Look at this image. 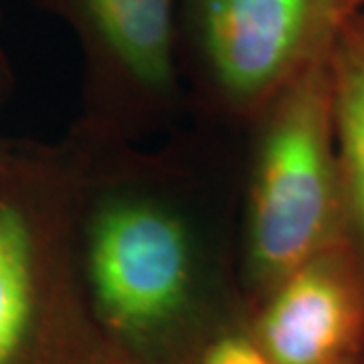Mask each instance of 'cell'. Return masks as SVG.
<instances>
[{
    "instance_id": "cell-10",
    "label": "cell",
    "mask_w": 364,
    "mask_h": 364,
    "mask_svg": "<svg viewBox=\"0 0 364 364\" xmlns=\"http://www.w3.org/2000/svg\"><path fill=\"white\" fill-rule=\"evenodd\" d=\"M336 2H338L340 13L344 14V16H348L354 11L364 9V0H336Z\"/></svg>"
},
{
    "instance_id": "cell-7",
    "label": "cell",
    "mask_w": 364,
    "mask_h": 364,
    "mask_svg": "<svg viewBox=\"0 0 364 364\" xmlns=\"http://www.w3.org/2000/svg\"><path fill=\"white\" fill-rule=\"evenodd\" d=\"M330 77L348 231L364 255V9L342 18L336 28Z\"/></svg>"
},
{
    "instance_id": "cell-8",
    "label": "cell",
    "mask_w": 364,
    "mask_h": 364,
    "mask_svg": "<svg viewBox=\"0 0 364 364\" xmlns=\"http://www.w3.org/2000/svg\"><path fill=\"white\" fill-rule=\"evenodd\" d=\"M198 364H273L249 336L247 328H233L208 344Z\"/></svg>"
},
{
    "instance_id": "cell-12",
    "label": "cell",
    "mask_w": 364,
    "mask_h": 364,
    "mask_svg": "<svg viewBox=\"0 0 364 364\" xmlns=\"http://www.w3.org/2000/svg\"><path fill=\"white\" fill-rule=\"evenodd\" d=\"M348 364H364V354L363 356H358L356 360H352V363H348Z\"/></svg>"
},
{
    "instance_id": "cell-9",
    "label": "cell",
    "mask_w": 364,
    "mask_h": 364,
    "mask_svg": "<svg viewBox=\"0 0 364 364\" xmlns=\"http://www.w3.org/2000/svg\"><path fill=\"white\" fill-rule=\"evenodd\" d=\"M14 90V67L11 65V59L6 51L0 47V107L6 105L9 97Z\"/></svg>"
},
{
    "instance_id": "cell-2",
    "label": "cell",
    "mask_w": 364,
    "mask_h": 364,
    "mask_svg": "<svg viewBox=\"0 0 364 364\" xmlns=\"http://www.w3.org/2000/svg\"><path fill=\"white\" fill-rule=\"evenodd\" d=\"M330 47L243 132L239 279L247 312L301 261L350 237Z\"/></svg>"
},
{
    "instance_id": "cell-11",
    "label": "cell",
    "mask_w": 364,
    "mask_h": 364,
    "mask_svg": "<svg viewBox=\"0 0 364 364\" xmlns=\"http://www.w3.org/2000/svg\"><path fill=\"white\" fill-rule=\"evenodd\" d=\"M11 144H13V140H9V138H0V164H2L4 156L9 154V148H11Z\"/></svg>"
},
{
    "instance_id": "cell-3",
    "label": "cell",
    "mask_w": 364,
    "mask_h": 364,
    "mask_svg": "<svg viewBox=\"0 0 364 364\" xmlns=\"http://www.w3.org/2000/svg\"><path fill=\"white\" fill-rule=\"evenodd\" d=\"M71 144L13 140L0 164V364H114L73 233Z\"/></svg>"
},
{
    "instance_id": "cell-1",
    "label": "cell",
    "mask_w": 364,
    "mask_h": 364,
    "mask_svg": "<svg viewBox=\"0 0 364 364\" xmlns=\"http://www.w3.org/2000/svg\"><path fill=\"white\" fill-rule=\"evenodd\" d=\"M73 150V233L91 318L122 364H198L239 279L243 132L191 119L146 144ZM243 294V291H241Z\"/></svg>"
},
{
    "instance_id": "cell-4",
    "label": "cell",
    "mask_w": 364,
    "mask_h": 364,
    "mask_svg": "<svg viewBox=\"0 0 364 364\" xmlns=\"http://www.w3.org/2000/svg\"><path fill=\"white\" fill-rule=\"evenodd\" d=\"M342 18L336 0H181L186 117L245 132L332 45Z\"/></svg>"
},
{
    "instance_id": "cell-13",
    "label": "cell",
    "mask_w": 364,
    "mask_h": 364,
    "mask_svg": "<svg viewBox=\"0 0 364 364\" xmlns=\"http://www.w3.org/2000/svg\"><path fill=\"white\" fill-rule=\"evenodd\" d=\"M114 364H122V363H114Z\"/></svg>"
},
{
    "instance_id": "cell-5",
    "label": "cell",
    "mask_w": 364,
    "mask_h": 364,
    "mask_svg": "<svg viewBox=\"0 0 364 364\" xmlns=\"http://www.w3.org/2000/svg\"><path fill=\"white\" fill-rule=\"evenodd\" d=\"M81 51L79 114L69 134L95 144H146L181 128V0H47Z\"/></svg>"
},
{
    "instance_id": "cell-6",
    "label": "cell",
    "mask_w": 364,
    "mask_h": 364,
    "mask_svg": "<svg viewBox=\"0 0 364 364\" xmlns=\"http://www.w3.org/2000/svg\"><path fill=\"white\" fill-rule=\"evenodd\" d=\"M249 336L273 364H348L364 354V255L330 243L247 312Z\"/></svg>"
}]
</instances>
